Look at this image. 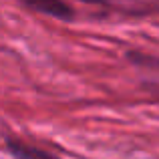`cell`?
I'll return each mask as SVG.
<instances>
[{
    "label": "cell",
    "instance_id": "6da1fadb",
    "mask_svg": "<svg viewBox=\"0 0 159 159\" xmlns=\"http://www.w3.org/2000/svg\"><path fill=\"white\" fill-rule=\"evenodd\" d=\"M32 8L40 12H48V14H54L58 18H70V8L65 6V4H58V2H36V4H30Z\"/></svg>",
    "mask_w": 159,
    "mask_h": 159
},
{
    "label": "cell",
    "instance_id": "7a4b0ae2",
    "mask_svg": "<svg viewBox=\"0 0 159 159\" xmlns=\"http://www.w3.org/2000/svg\"><path fill=\"white\" fill-rule=\"evenodd\" d=\"M10 149L18 159H52L51 155H47V153L39 151V149H28L26 145H22V143H10Z\"/></svg>",
    "mask_w": 159,
    "mask_h": 159
}]
</instances>
